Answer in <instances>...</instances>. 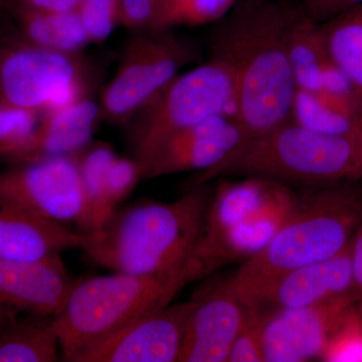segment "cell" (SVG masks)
<instances>
[{
    "label": "cell",
    "mask_w": 362,
    "mask_h": 362,
    "mask_svg": "<svg viewBox=\"0 0 362 362\" xmlns=\"http://www.w3.org/2000/svg\"><path fill=\"white\" fill-rule=\"evenodd\" d=\"M194 300L140 317L86 350L75 362H178Z\"/></svg>",
    "instance_id": "8fae6325"
},
{
    "label": "cell",
    "mask_w": 362,
    "mask_h": 362,
    "mask_svg": "<svg viewBox=\"0 0 362 362\" xmlns=\"http://www.w3.org/2000/svg\"><path fill=\"white\" fill-rule=\"evenodd\" d=\"M288 56L297 90L314 93L322 90L331 59L320 23L307 13L304 6L290 32Z\"/></svg>",
    "instance_id": "44dd1931"
},
{
    "label": "cell",
    "mask_w": 362,
    "mask_h": 362,
    "mask_svg": "<svg viewBox=\"0 0 362 362\" xmlns=\"http://www.w3.org/2000/svg\"><path fill=\"white\" fill-rule=\"evenodd\" d=\"M354 168V137L320 134L290 120L243 140L223 160L197 173L189 185L235 176L313 188L352 181Z\"/></svg>",
    "instance_id": "277c9868"
},
{
    "label": "cell",
    "mask_w": 362,
    "mask_h": 362,
    "mask_svg": "<svg viewBox=\"0 0 362 362\" xmlns=\"http://www.w3.org/2000/svg\"><path fill=\"white\" fill-rule=\"evenodd\" d=\"M82 0H0L9 13L16 11L37 13H70L77 11Z\"/></svg>",
    "instance_id": "d6a6232c"
},
{
    "label": "cell",
    "mask_w": 362,
    "mask_h": 362,
    "mask_svg": "<svg viewBox=\"0 0 362 362\" xmlns=\"http://www.w3.org/2000/svg\"><path fill=\"white\" fill-rule=\"evenodd\" d=\"M244 139V132L233 114L211 117L162 143L140 164L142 178L202 173L223 160Z\"/></svg>",
    "instance_id": "4fadbf2b"
},
{
    "label": "cell",
    "mask_w": 362,
    "mask_h": 362,
    "mask_svg": "<svg viewBox=\"0 0 362 362\" xmlns=\"http://www.w3.org/2000/svg\"><path fill=\"white\" fill-rule=\"evenodd\" d=\"M21 39L52 51L78 54L90 44L77 11H11Z\"/></svg>",
    "instance_id": "603a6c76"
},
{
    "label": "cell",
    "mask_w": 362,
    "mask_h": 362,
    "mask_svg": "<svg viewBox=\"0 0 362 362\" xmlns=\"http://www.w3.org/2000/svg\"><path fill=\"white\" fill-rule=\"evenodd\" d=\"M141 178V170L135 159L116 157L108 173L109 195L116 209L132 192Z\"/></svg>",
    "instance_id": "4dcf8cb0"
},
{
    "label": "cell",
    "mask_w": 362,
    "mask_h": 362,
    "mask_svg": "<svg viewBox=\"0 0 362 362\" xmlns=\"http://www.w3.org/2000/svg\"><path fill=\"white\" fill-rule=\"evenodd\" d=\"M42 113L0 103V158L23 163Z\"/></svg>",
    "instance_id": "484cf974"
},
{
    "label": "cell",
    "mask_w": 362,
    "mask_h": 362,
    "mask_svg": "<svg viewBox=\"0 0 362 362\" xmlns=\"http://www.w3.org/2000/svg\"><path fill=\"white\" fill-rule=\"evenodd\" d=\"M86 96L78 54L52 51L21 37L0 44V103L45 114Z\"/></svg>",
    "instance_id": "52a82bcc"
},
{
    "label": "cell",
    "mask_w": 362,
    "mask_h": 362,
    "mask_svg": "<svg viewBox=\"0 0 362 362\" xmlns=\"http://www.w3.org/2000/svg\"><path fill=\"white\" fill-rule=\"evenodd\" d=\"M100 118V105L88 96L42 114L23 163L77 156L89 145Z\"/></svg>",
    "instance_id": "d6986e66"
},
{
    "label": "cell",
    "mask_w": 362,
    "mask_h": 362,
    "mask_svg": "<svg viewBox=\"0 0 362 362\" xmlns=\"http://www.w3.org/2000/svg\"><path fill=\"white\" fill-rule=\"evenodd\" d=\"M232 74L220 59L180 74L125 123L133 159L141 164L171 136L233 109Z\"/></svg>",
    "instance_id": "8992f818"
},
{
    "label": "cell",
    "mask_w": 362,
    "mask_h": 362,
    "mask_svg": "<svg viewBox=\"0 0 362 362\" xmlns=\"http://www.w3.org/2000/svg\"><path fill=\"white\" fill-rule=\"evenodd\" d=\"M197 54L192 42L170 30L138 32L104 89L99 104L101 118L125 125L180 75L183 66L194 62Z\"/></svg>",
    "instance_id": "ba28073f"
},
{
    "label": "cell",
    "mask_w": 362,
    "mask_h": 362,
    "mask_svg": "<svg viewBox=\"0 0 362 362\" xmlns=\"http://www.w3.org/2000/svg\"><path fill=\"white\" fill-rule=\"evenodd\" d=\"M118 156L106 144L88 145L76 156L86 197V216L81 232L101 228L115 214L108 188V173Z\"/></svg>",
    "instance_id": "d4e9b609"
},
{
    "label": "cell",
    "mask_w": 362,
    "mask_h": 362,
    "mask_svg": "<svg viewBox=\"0 0 362 362\" xmlns=\"http://www.w3.org/2000/svg\"><path fill=\"white\" fill-rule=\"evenodd\" d=\"M185 286L180 275L120 272L76 281L54 316L61 358L75 362L133 321L170 304Z\"/></svg>",
    "instance_id": "5b68a950"
},
{
    "label": "cell",
    "mask_w": 362,
    "mask_h": 362,
    "mask_svg": "<svg viewBox=\"0 0 362 362\" xmlns=\"http://www.w3.org/2000/svg\"><path fill=\"white\" fill-rule=\"evenodd\" d=\"M160 0H119L120 25L129 30H156Z\"/></svg>",
    "instance_id": "1f68e13d"
},
{
    "label": "cell",
    "mask_w": 362,
    "mask_h": 362,
    "mask_svg": "<svg viewBox=\"0 0 362 362\" xmlns=\"http://www.w3.org/2000/svg\"><path fill=\"white\" fill-rule=\"evenodd\" d=\"M302 8V1L242 0L218 21L211 57L232 74V113L245 139L291 120L297 88L288 42Z\"/></svg>",
    "instance_id": "6da1fadb"
},
{
    "label": "cell",
    "mask_w": 362,
    "mask_h": 362,
    "mask_svg": "<svg viewBox=\"0 0 362 362\" xmlns=\"http://www.w3.org/2000/svg\"><path fill=\"white\" fill-rule=\"evenodd\" d=\"M351 258L352 296L362 315V223L350 240Z\"/></svg>",
    "instance_id": "e575fe53"
},
{
    "label": "cell",
    "mask_w": 362,
    "mask_h": 362,
    "mask_svg": "<svg viewBox=\"0 0 362 362\" xmlns=\"http://www.w3.org/2000/svg\"><path fill=\"white\" fill-rule=\"evenodd\" d=\"M319 23L331 62L349 80L362 108V4Z\"/></svg>",
    "instance_id": "cb8c5ba5"
},
{
    "label": "cell",
    "mask_w": 362,
    "mask_h": 362,
    "mask_svg": "<svg viewBox=\"0 0 362 362\" xmlns=\"http://www.w3.org/2000/svg\"><path fill=\"white\" fill-rule=\"evenodd\" d=\"M218 178V183L211 192L201 232L188 258L206 251L233 226L263 211L284 187L262 178Z\"/></svg>",
    "instance_id": "ac0fdd59"
},
{
    "label": "cell",
    "mask_w": 362,
    "mask_h": 362,
    "mask_svg": "<svg viewBox=\"0 0 362 362\" xmlns=\"http://www.w3.org/2000/svg\"><path fill=\"white\" fill-rule=\"evenodd\" d=\"M361 114L356 102L329 93L297 90L291 121L307 129L331 136L354 137Z\"/></svg>",
    "instance_id": "7402d4cb"
},
{
    "label": "cell",
    "mask_w": 362,
    "mask_h": 362,
    "mask_svg": "<svg viewBox=\"0 0 362 362\" xmlns=\"http://www.w3.org/2000/svg\"><path fill=\"white\" fill-rule=\"evenodd\" d=\"M362 223V189L338 182L299 195L291 214L259 255L240 265L230 284L255 308L285 274L333 258L349 246Z\"/></svg>",
    "instance_id": "3957f363"
},
{
    "label": "cell",
    "mask_w": 362,
    "mask_h": 362,
    "mask_svg": "<svg viewBox=\"0 0 362 362\" xmlns=\"http://www.w3.org/2000/svg\"><path fill=\"white\" fill-rule=\"evenodd\" d=\"M0 194L52 223H76L80 228L84 223L86 197L76 156L28 162L1 171Z\"/></svg>",
    "instance_id": "9c48e42d"
},
{
    "label": "cell",
    "mask_w": 362,
    "mask_h": 362,
    "mask_svg": "<svg viewBox=\"0 0 362 362\" xmlns=\"http://www.w3.org/2000/svg\"><path fill=\"white\" fill-rule=\"evenodd\" d=\"M352 295L351 258L349 246L333 258L285 274L262 294L255 309L271 314L305 308Z\"/></svg>",
    "instance_id": "2e32d148"
},
{
    "label": "cell",
    "mask_w": 362,
    "mask_h": 362,
    "mask_svg": "<svg viewBox=\"0 0 362 362\" xmlns=\"http://www.w3.org/2000/svg\"><path fill=\"white\" fill-rule=\"evenodd\" d=\"M239 0H160L156 30L216 23Z\"/></svg>",
    "instance_id": "4316f807"
},
{
    "label": "cell",
    "mask_w": 362,
    "mask_h": 362,
    "mask_svg": "<svg viewBox=\"0 0 362 362\" xmlns=\"http://www.w3.org/2000/svg\"><path fill=\"white\" fill-rule=\"evenodd\" d=\"M211 192L206 185H197L173 202L117 209L96 232L83 233L81 249L94 263L114 272L182 278Z\"/></svg>",
    "instance_id": "7a4b0ae2"
},
{
    "label": "cell",
    "mask_w": 362,
    "mask_h": 362,
    "mask_svg": "<svg viewBox=\"0 0 362 362\" xmlns=\"http://www.w3.org/2000/svg\"><path fill=\"white\" fill-rule=\"evenodd\" d=\"M356 305L352 295L305 308L273 312L263 333L266 362L320 359L326 345Z\"/></svg>",
    "instance_id": "7c38bea8"
},
{
    "label": "cell",
    "mask_w": 362,
    "mask_h": 362,
    "mask_svg": "<svg viewBox=\"0 0 362 362\" xmlns=\"http://www.w3.org/2000/svg\"><path fill=\"white\" fill-rule=\"evenodd\" d=\"M0 331V362H54L61 358L54 316L25 314Z\"/></svg>",
    "instance_id": "ffe728a7"
},
{
    "label": "cell",
    "mask_w": 362,
    "mask_h": 362,
    "mask_svg": "<svg viewBox=\"0 0 362 362\" xmlns=\"http://www.w3.org/2000/svg\"><path fill=\"white\" fill-rule=\"evenodd\" d=\"M320 361L362 362V315L356 305L333 333Z\"/></svg>",
    "instance_id": "83f0119b"
},
{
    "label": "cell",
    "mask_w": 362,
    "mask_h": 362,
    "mask_svg": "<svg viewBox=\"0 0 362 362\" xmlns=\"http://www.w3.org/2000/svg\"><path fill=\"white\" fill-rule=\"evenodd\" d=\"M307 13L318 23L362 4V0H301Z\"/></svg>",
    "instance_id": "836d02e7"
},
{
    "label": "cell",
    "mask_w": 362,
    "mask_h": 362,
    "mask_svg": "<svg viewBox=\"0 0 362 362\" xmlns=\"http://www.w3.org/2000/svg\"><path fill=\"white\" fill-rule=\"evenodd\" d=\"M77 13L90 42H102L120 25L119 0H82Z\"/></svg>",
    "instance_id": "f1b7e54d"
},
{
    "label": "cell",
    "mask_w": 362,
    "mask_h": 362,
    "mask_svg": "<svg viewBox=\"0 0 362 362\" xmlns=\"http://www.w3.org/2000/svg\"><path fill=\"white\" fill-rule=\"evenodd\" d=\"M195 293L178 362H226L233 343L256 310L230 280Z\"/></svg>",
    "instance_id": "30bf717a"
},
{
    "label": "cell",
    "mask_w": 362,
    "mask_h": 362,
    "mask_svg": "<svg viewBox=\"0 0 362 362\" xmlns=\"http://www.w3.org/2000/svg\"><path fill=\"white\" fill-rule=\"evenodd\" d=\"M297 199L296 192L284 185L263 211L233 226L206 251L189 257L182 269L185 286L209 277L228 264L244 263L259 255L284 225Z\"/></svg>",
    "instance_id": "5bb4252c"
},
{
    "label": "cell",
    "mask_w": 362,
    "mask_h": 362,
    "mask_svg": "<svg viewBox=\"0 0 362 362\" xmlns=\"http://www.w3.org/2000/svg\"><path fill=\"white\" fill-rule=\"evenodd\" d=\"M18 317H20L18 312L4 306V305H0V331L4 330L7 325L13 322Z\"/></svg>",
    "instance_id": "8d00e7d4"
},
{
    "label": "cell",
    "mask_w": 362,
    "mask_h": 362,
    "mask_svg": "<svg viewBox=\"0 0 362 362\" xmlns=\"http://www.w3.org/2000/svg\"><path fill=\"white\" fill-rule=\"evenodd\" d=\"M269 314L255 310L233 343L226 362H265L263 333Z\"/></svg>",
    "instance_id": "f546056e"
},
{
    "label": "cell",
    "mask_w": 362,
    "mask_h": 362,
    "mask_svg": "<svg viewBox=\"0 0 362 362\" xmlns=\"http://www.w3.org/2000/svg\"><path fill=\"white\" fill-rule=\"evenodd\" d=\"M75 283L61 256L42 261L0 259V305L20 314L56 315Z\"/></svg>",
    "instance_id": "9a60e30c"
},
{
    "label": "cell",
    "mask_w": 362,
    "mask_h": 362,
    "mask_svg": "<svg viewBox=\"0 0 362 362\" xmlns=\"http://www.w3.org/2000/svg\"><path fill=\"white\" fill-rule=\"evenodd\" d=\"M354 144H356V168H354L352 182L362 181V112L357 121L356 133H354Z\"/></svg>",
    "instance_id": "d590c367"
},
{
    "label": "cell",
    "mask_w": 362,
    "mask_h": 362,
    "mask_svg": "<svg viewBox=\"0 0 362 362\" xmlns=\"http://www.w3.org/2000/svg\"><path fill=\"white\" fill-rule=\"evenodd\" d=\"M84 233L45 220L0 194V259L42 261L82 246Z\"/></svg>",
    "instance_id": "e0dca14e"
}]
</instances>
